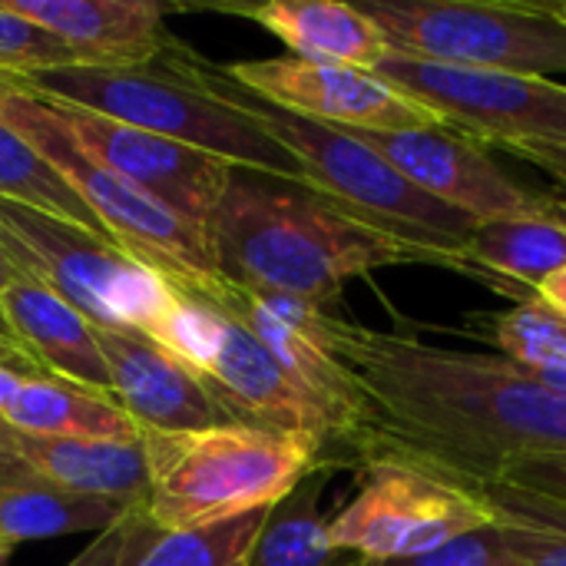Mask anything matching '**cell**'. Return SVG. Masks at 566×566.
Wrapping results in <instances>:
<instances>
[{"instance_id": "obj_19", "label": "cell", "mask_w": 566, "mask_h": 566, "mask_svg": "<svg viewBox=\"0 0 566 566\" xmlns=\"http://www.w3.org/2000/svg\"><path fill=\"white\" fill-rule=\"evenodd\" d=\"M13 451L20 464L73 494L119 501L146 511L149 471L143 438L106 441V438H36L13 431Z\"/></svg>"}, {"instance_id": "obj_23", "label": "cell", "mask_w": 566, "mask_h": 566, "mask_svg": "<svg viewBox=\"0 0 566 566\" xmlns=\"http://www.w3.org/2000/svg\"><path fill=\"white\" fill-rule=\"evenodd\" d=\"M328 481L332 468L312 471L265 514L245 566H361V557L328 544V517L322 511Z\"/></svg>"}, {"instance_id": "obj_11", "label": "cell", "mask_w": 566, "mask_h": 566, "mask_svg": "<svg viewBox=\"0 0 566 566\" xmlns=\"http://www.w3.org/2000/svg\"><path fill=\"white\" fill-rule=\"evenodd\" d=\"M358 494L328 517V544L368 564L405 560L491 524L484 501L431 471L398 461L361 468Z\"/></svg>"}, {"instance_id": "obj_10", "label": "cell", "mask_w": 566, "mask_h": 566, "mask_svg": "<svg viewBox=\"0 0 566 566\" xmlns=\"http://www.w3.org/2000/svg\"><path fill=\"white\" fill-rule=\"evenodd\" d=\"M375 73L448 129L494 146L566 139V83L388 53Z\"/></svg>"}, {"instance_id": "obj_7", "label": "cell", "mask_w": 566, "mask_h": 566, "mask_svg": "<svg viewBox=\"0 0 566 566\" xmlns=\"http://www.w3.org/2000/svg\"><path fill=\"white\" fill-rule=\"evenodd\" d=\"M0 123L10 126L40 159H46L66 186L86 202L96 222L113 242L129 249L136 259L163 272L172 285L189 295L209 298L226 279L216 272L206 235L176 216L169 206L93 159L73 136L56 123L46 99L0 73Z\"/></svg>"}, {"instance_id": "obj_37", "label": "cell", "mask_w": 566, "mask_h": 566, "mask_svg": "<svg viewBox=\"0 0 566 566\" xmlns=\"http://www.w3.org/2000/svg\"><path fill=\"white\" fill-rule=\"evenodd\" d=\"M527 371H531L541 385H547V388L566 395V365H554V368H527Z\"/></svg>"}, {"instance_id": "obj_20", "label": "cell", "mask_w": 566, "mask_h": 566, "mask_svg": "<svg viewBox=\"0 0 566 566\" xmlns=\"http://www.w3.org/2000/svg\"><path fill=\"white\" fill-rule=\"evenodd\" d=\"M129 514H136V507L63 491L30 471L0 474V564L33 541L106 534Z\"/></svg>"}, {"instance_id": "obj_18", "label": "cell", "mask_w": 566, "mask_h": 566, "mask_svg": "<svg viewBox=\"0 0 566 566\" xmlns=\"http://www.w3.org/2000/svg\"><path fill=\"white\" fill-rule=\"evenodd\" d=\"M216 10L245 17L279 36L292 56L315 63H345L375 70L391 50L381 30L355 7L338 0H265V3H219Z\"/></svg>"}, {"instance_id": "obj_30", "label": "cell", "mask_w": 566, "mask_h": 566, "mask_svg": "<svg viewBox=\"0 0 566 566\" xmlns=\"http://www.w3.org/2000/svg\"><path fill=\"white\" fill-rule=\"evenodd\" d=\"M163 531L146 517V511L129 514L106 534H96L66 566H136L156 544Z\"/></svg>"}, {"instance_id": "obj_14", "label": "cell", "mask_w": 566, "mask_h": 566, "mask_svg": "<svg viewBox=\"0 0 566 566\" xmlns=\"http://www.w3.org/2000/svg\"><path fill=\"white\" fill-rule=\"evenodd\" d=\"M46 106L76 146H83L93 159H99L103 166L139 186L163 206H169L176 216H182L206 235V226L226 189L229 163L192 146L133 129L83 106L56 99H46Z\"/></svg>"}, {"instance_id": "obj_21", "label": "cell", "mask_w": 566, "mask_h": 566, "mask_svg": "<svg viewBox=\"0 0 566 566\" xmlns=\"http://www.w3.org/2000/svg\"><path fill=\"white\" fill-rule=\"evenodd\" d=\"M0 421L17 434L36 438H106L133 441L143 431L133 418L109 398L50 375H30Z\"/></svg>"}, {"instance_id": "obj_12", "label": "cell", "mask_w": 566, "mask_h": 566, "mask_svg": "<svg viewBox=\"0 0 566 566\" xmlns=\"http://www.w3.org/2000/svg\"><path fill=\"white\" fill-rule=\"evenodd\" d=\"M222 73L249 93L345 129H448L431 109L385 83L375 70L315 63L302 56H269L222 63Z\"/></svg>"}, {"instance_id": "obj_28", "label": "cell", "mask_w": 566, "mask_h": 566, "mask_svg": "<svg viewBox=\"0 0 566 566\" xmlns=\"http://www.w3.org/2000/svg\"><path fill=\"white\" fill-rule=\"evenodd\" d=\"M361 566H524L521 544L514 537V531L501 521L491 517V524L461 534L434 551H424L418 557H405V560H381V564Z\"/></svg>"}, {"instance_id": "obj_22", "label": "cell", "mask_w": 566, "mask_h": 566, "mask_svg": "<svg viewBox=\"0 0 566 566\" xmlns=\"http://www.w3.org/2000/svg\"><path fill=\"white\" fill-rule=\"evenodd\" d=\"M464 255L494 289H507L511 282L527 295H537L551 275L566 269V226L557 212L534 219H488L474 226Z\"/></svg>"}, {"instance_id": "obj_35", "label": "cell", "mask_w": 566, "mask_h": 566, "mask_svg": "<svg viewBox=\"0 0 566 566\" xmlns=\"http://www.w3.org/2000/svg\"><path fill=\"white\" fill-rule=\"evenodd\" d=\"M13 471H27L13 451V431L0 421V474H13Z\"/></svg>"}, {"instance_id": "obj_27", "label": "cell", "mask_w": 566, "mask_h": 566, "mask_svg": "<svg viewBox=\"0 0 566 566\" xmlns=\"http://www.w3.org/2000/svg\"><path fill=\"white\" fill-rule=\"evenodd\" d=\"M491 335L501 345L504 358L521 368L566 365V315L541 295H531L511 312L494 315Z\"/></svg>"}, {"instance_id": "obj_41", "label": "cell", "mask_w": 566, "mask_h": 566, "mask_svg": "<svg viewBox=\"0 0 566 566\" xmlns=\"http://www.w3.org/2000/svg\"><path fill=\"white\" fill-rule=\"evenodd\" d=\"M551 3L557 7V13H564V17H566V0H551Z\"/></svg>"}, {"instance_id": "obj_4", "label": "cell", "mask_w": 566, "mask_h": 566, "mask_svg": "<svg viewBox=\"0 0 566 566\" xmlns=\"http://www.w3.org/2000/svg\"><path fill=\"white\" fill-rule=\"evenodd\" d=\"M139 438L149 471L146 517L163 534L272 511L312 471L325 468L308 438L249 424L143 431Z\"/></svg>"}, {"instance_id": "obj_25", "label": "cell", "mask_w": 566, "mask_h": 566, "mask_svg": "<svg viewBox=\"0 0 566 566\" xmlns=\"http://www.w3.org/2000/svg\"><path fill=\"white\" fill-rule=\"evenodd\" d=\"M494 521L507 524L521 544L524 566H566V504L497 481L474 491Z\"/></svg>"}, {"instance_id": "obj_31", "label": "cell", "mask_w": 566, "mask_h": 566, "mask_svg": "<svg viewBox=\"0 0 566 566\" xmlns=\"http://www.w3.org/2000/svg\"><path fill=\"white\" fill-rule=\"evenodd\" d=\"M501 481L517 484L531 494L551 497L566 504V454H544V458H527L514 464Z\"/></svg>"}, {"instance_id": "obj_15", "label": "cell", "mask_w": 566, "mask_h": 566, "mask_svg": "<svg viewBox=\"0 0 566 566\" xmlns=\"http://www.w3.org/2000/svg\"><path fill=\"white\" fill-rule=\"evenodd\" d=\"M96 345L106 361L113 401L139 431H192L235 424L209 388L163 345L133 328H99Z\"/></svg>"}, {"instance_id": "obj_40", "label": "cell", "mask_w": 566, "mask_h": 566, "mask_svg": "<svg viewBox=\"0 0 566 566\" xmlns=\"http://www.w3.org/2000/svg\"><path fill=\"white\" fill-rule=\"evenodd\" d=\"M554 212H557V219L566 226V186H560V189L554 192Z\"/></svg>"}, {"instance_id": "obj_33", "label": "cell", "mask_w": 566, "mask_h": 566, "mask_svg": "<svg viewBox=\"0 0 566 566\" xmlns=\"http://www.w3.org/2000/svg\"><path fill=\"white\" fill-rule=\"evenodd\" d=\"M27 378H30V375H23V371H17V368H10V365L0 361V415L7 411V405L13 401V395L20 391V385H23Z\"/></svg>"}, {"instance_id": "obj_16", "label": "cell", "mask_w": 566, "mask_h": 566, "mask_svg": "<svg viewBox=\"0 0 566 566\" xmlns=\"http://www.w3.org/2000/svg\"><path fill=\"white\" fill-rule=\"evenodd\" d=\"M90 66H153L179 40L166 27L172 7L156 0H0Z\"/></svg>"}, {"instance_id": "obj_3", "label": "cell", "mask_w": 566, "mask_h": 566, "mask_svg": "<svg viewBox=\"0 0 566 566\" xmlns=\"http://www.w3.org/2000/svg\"><path fill=\"white\" fill-rule=\"evenodd\" d=\"M169 66H176L186 80L202 86L206 93L239 106L245 116H252L272 139H279L305 169L308 182L358 212L361 219L438 252L464 255V245L478 226V219L424 196L418 186H411L395 166H388L375 149H368L352 129L318 123L298 113H289L235 80L222 73L219 63L202 60L189 46L176 43L166 56Z\"/></svg>"}, {"instance_id": "obj_9", "label": "cell", "mask_w": 566, "mask_h": 566, "mask_svg": "<svg viewBox=\"0 0 566 566\" xmlns=\"http://www.w3.org/2000/svg\"><path fill=\"white\" fill-rule=\"evenodd\" d=\"M391 53L521 76L566 73V17L554 3L365 0Z\"/></svg>"}, {"instance_id": "obj_38", "label": "cell", "mask_w": 566, "mask_h": 566, "mask_svg": "<svg viewBox=\"0 0 566 566\" xmlns=\"http://www.w3.org/2000/svg\"><path fill=\"white\" fill-rule=\"evenodd\" d=\"M20 275H23V272L17 269V262H13L10 252L0 245V295H3L7 289H13V285L20 282Z\"/></svg>"}, {"instance_id": "obj_36", "label": "cell", "mask_w": 566, "mask_h": 566, "mask_svg": "<svg viewBox=\"0 0 566 566\" xmlns=\"http://www.w3.org/2000/svg\"><path fill=\"white\" fill-rule=\"evenodd\" d=\"M0 361L10 365V368H17V371H23V375H43V368H40L27 352L10 348V345H3V342H0Z\"/></svg>"}, {"instance_id": "obj_24", "label": "cell", "mask_w": 566, "mask_h": 566, "mask_svg": "<svg viewBox=\"0 0 566 566\" xmlns=\"http://www.w3.org/2000/svg\"><path fill=\"white\" fill-rule=\"evenodd\" d=\"M0 196L13 202L36 206L56 219H66L73 226H83L96 235H106V229L96 222V216L86 209V202L66 186V179L33 153L10 126L0 123ZM109 239V235H106Z\"/></svg>"}, {"instance_id": "obj_8", "label": "cell", "mask_w": 566, "mask_h": 566, "mask_svg": "<svg viewBox=\"0 0 566 566\" xmlns=\"http://www.w3.org/2000/svg\"><path fill=\"white\" fill-rule=\"evenodd\" d=\"M0 245L17 269L99 328L149 335L179 295L163 272L119 242L0 196Z\"/></svg>"}, {"instance_id": "obj_1", "label": "cell", "mask_w": 566, "mask_h": 566, "mask_svg": "<svg viewBox=\"0 0 566 566\" xmlns=\"http://www.w3.org/2000/svg\"><path fill=\"white\" fill-rule=\"evenodd\" d=\"M328 345L361 405V468L398 461L478 491L527 458L566 454V395L511 358L424 345L332 312Z\"/></svg>"}, {"instance_id": "obj_5", "label": "cell", "mask_w": 566, "mask_h": 566, "mask_svg": "<svg viewBox=\"0 0 566 566\" xmlns=\"http://www.w3.org/2000/svg\"><path fill=\"white\" fill-rule=\"evenodd\" d=\"M43 99L70 103L133 129L192 146L229 166L308 182L302 163L239 106L206 93L166 60L153 66H56L13 76Z\"/></svg>"}, {"instance_id": "obj_13", "label": "cell", "mask_w": 566, "mask_h": 566, "mask_svg": "<svg viewBox=\"0 0 566 566\" xmlns=\"http://www.w3.org/2000/svg\"><path fill=\"white\" fill-rule=\"evenodd\" d=\"M424 196L478 219L554 216V196L511 179L491 153L454 129H352Z\"/></svg>"}, {"instance_id": "obj_26", "label": "cell", "mask_w": 566, "mask_h": 566, "mask_svg": "<svg viewBox=\"0 0 566 566\" xmlns=\"http://www.w3.org/2000/svg\"><path fill=\"white\" fill-rule=\"evenodd\" d=\"M269 511H255L226 524L163 534L159 544L136 566H245V557L265 524Z\"/></svg>"}, {"instance_id": "obj_17", "label": "cell", "mask_w": 566, "mask_h": 566, "mask_svg": "<svg viewBox=\"0 0 566 566\" xmlns=\"http://www.w3.org/2000/svg\"><path fill=\"white\" fill-rule=\"evenodd\" d=\"M0 302L17 342L33 355L43 375L113 398L106 361L96 345V325L90 318L30 275H20Z\"/></svg>"}, {"instance_id": "obj_39", "label": "cell", "mask_w": 566, "mask_h": 566, "mask_svg": "<svg viewBox=\"0 0 566 566\" xmlns=\"http://www.w3.org/2000/svg\"><path fill=\"white\" fill-rule=\"evenodd\" d=\"M0 342L3 345H10V348H20V352H27L20 342H17V335H13V328H10V322H7V312H3V302H0ZM30 355V352H27ZM33 358V355H30Z\"/></svg>"}, {"instance_id": "obj_34", "label": "cell", "mask_w": 566, "mask_h": 566, "mask_svg": "<svg viewBox=\"0 0 566 566\" xmlns=\"http://www.w3.org/2000/svg\"><path fill=\"white\" fill-rule=\"evenodd\" d=\"M544 302H551L557 312H564L566 315V269H560L557 275H551L544 285H541V292H537Z\"/></svg>"}, {"instance_id": "obj_29", "label": "cell", "mask_w": 566, "mask_h": 566, "mask_svg": "<svg viewBox=\"0 0 566 566\" xmlns=\"http://www.w3.org/2000/svg\"><path fill=\"white\" fill-rule=\"evenodd\" d=\"M73 63H83V56L76 50H70L56 36H50L36 23L10 13L0 3V73L3 76H27V73H40V70L73 66Z\"/></svg>"}, {"instance_id": "obj_2", "label": "cell", "mask_w": 566, "mask_h": 566, "mask_svg": "<svg viewBox=\"0 0 566 566\" xmlns=\"http://www.w3.org/2000/svg\"><path fill=\"white\" fill-rule=\"evenodd\" d=\"M206 242L226 282L318 305H328L348 279L395 265H438L484 282L461 255L408 242L315 186L242 166H229Z\"/></svg>"}, {"instance_id": "obj_6", "label": "cell", "mask_w": 566, "mask_h": 566, "mask_svg": "<svg viewBox=\"0 0 566 566\" xmlns=\"http://www.w3.org/2000/svg\"><path fill=\"white\" fill-rule=\"evenodd\" d=\"M146 338L176 355L235 424L308 438L318 444L325 468L352 464V441L338 415L298 385L275 355L219 305L179 289L176 302Z\"/></svg>"}, {"instance_id": "obj_32", "label": "cell", "mask_w": 566, "mask_h": 566, "mask_svg": "<svg viewBox=\"0 0 566 566\" xmlns=\"http://www.w3.org/2000/svg\"><path fill=\"white\" fill-rule=\"evenodd\" d=\"M504 149L514 153L517 159L534 163L537 169H544L547 176H554L560 186H566V139L560 143H514Z\"/></svg>"}]
</instances>
